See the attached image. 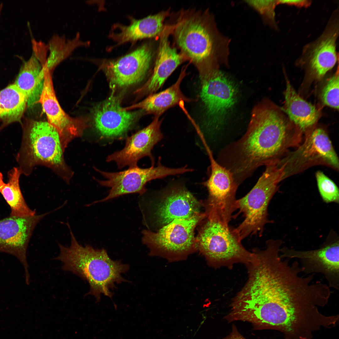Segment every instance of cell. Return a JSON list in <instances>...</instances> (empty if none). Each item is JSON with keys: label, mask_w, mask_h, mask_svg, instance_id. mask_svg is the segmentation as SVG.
Masks as SVG:
<instances>
[{"label": "cell", "mask_w": 339, "mask_h": 339, "mask_svg": "<svg viewBox=\"0 0 339 339\" xmlns=\"http://www.w3.org/2000/svg\"><path fill=\"white\" fill-rule=\"evenodd\" d=\"M239 293L243 320L254 329L292 332L302 323L309 297V281L299 263L277 257L258 258L248 268Z\"/></svg>", "instance_id": "obj_1"}, {"label": "cell", "mask_w": 339, "mask_h": 339, "mask_svg": "<svg viewBox=\"0 0 339 339\" xmlns=\"http://www.w3.org/2000/svg\"><path fill=\"white\" fill-rule=\"evenodd\" d=\"M292 133L279 108L263 100L254 107L245 133L221 151L218 161L230 171L240 185L258 167L278 160L294 143Z\"/></svg>", "instance_id": "obj_2"}, {"label": "cell", "mask_w": 339, "mask_h": 339, "mask_svg": "<svg viewBox=\"0 0 339 339\" xmlns=\"http://www.w3.org/2000/svg\"><path fill=\"white\" fill-rule=\"evenodd\" d=\"M171 33L181 54L195 66L199 76L229 65L230 40L219 31L208 11L183 12Z\"/></svg>", "instance_id": "obj_3"}, {"label": "cell", "mask_w": 339, "mask_h": 339, "mask_svg": "<svg viewBox=\"0 0 339 339\" xmlns=\"http://www.w3.org/2000/svg\"><path fill=\"white\" fill-rule=\"evenodd\" d=\"M67 224L71 235L70 245L65 246L58 243L60 253L54 259L62 263L63 270L70 272L88 282L90 290L86 295H93L98 301L101 294L111 298V289L115 284L125 281L121 274L128 270L129 266L112 260L104 249L80 244L69 223Z\"/></svg>", "instance_id": "obj_4"}, {"label": "cell", "mask_w": 339, "mask_h": 339, "mask_svg": "<svg viewBox=\"0 0 339 339\" xmlns=\"http://www.w3.org/2000/svg\"><path fill=\"white\" fill-rule=\"evenodd\" d=\"M66 147L58 132L47 121H32L17 156L22 173L28 175L35 166H44L69 183L73 173L64 159Z\"/></svg>", "instance_id": "obj_5"}, {"label": "cell", "mask_w": 339, "mask_h": 339, "mask_svg": "<svg viewBox=\"0 0 339 339\" xmlns=\"http://www.w3.org/2000/svg\"><path fill=\"white\" fill-rule=\"evenodd\" d=\"M265 170L252 189L237 200V209L244 217L234 231L241 240L250 235H262L268 222V207L284 178L283 168L277 161L266 164Z\"/></svg>", "instance_id": "obj_6"}, {"label": "cell", "mask_w": 339, "mask_h": 339, "mask_svg": "<svg viewBox=\"0 0 339 339\" xmlns=\"http://www.w3.org/2000/svg\"><path fill=\"white\" fill-rule=\"evenodd\" d=\"M207 216L196 241L208 260L216 267L230 268L235 264L249 262L253 253L244 247L234 228L213 214L207 213Z\"/></svg>", "instance_id": "obj_7"}, {"label": "cell", "mask_w": 339, "mask_h": 339, "mask_svg": "<svg viewBox=\"0 0 339 339\" xmlns=\"http://www.w3.org/2000/svg\"><path fill=\"white\" fill-rule=\"evenodd\" d=\"M159 160L156 166L152 165L149 168H143L136 165L118 172H107L94 168L95 170L106 179L105 180L96 179L97 181L101 186L110 189L105 197L93 203L106 202L127 194L138 193L142 195L146 191V184L150 181L193 171L186 166L178 168L167 167L163 165Z\"/></svg>", "instance_id": "obj_8"}, {"label": "cell", "mask_w": 339, "mask_h": 339, "mask_svg": "<svg viewBox=\"0 0 339 339\" xmlns=\"http://www.w3.org/2000/svg\"><path fill=\"white\" fill-rule=\"evenodd\" d=\"M200 96L206 113V124L217 129L237 100L235 86L219 70L199 76Z\"/></svg>", "instance_id": "obj_9"}, {"label": "cell", "mask_w": 339, "mask_h": 339, "mask_svg": "<svg viewBox=\"0 0 339 339\" xmlns=\"http://www.w3.org/2000/svg\"><path fill=\"white\" fill-rule=\"evenodd\" d=\"M338 238L328 239L316 249L298 250L286 247L280 249L282 259H297L303 273L323 274L330 288L339 289V243Z\"/></svg>", "instance_id": "obj_10"}, {"label": "cell", "mask_w": 339, "mask_h": 339, "mask_svg": "<svg viewBox=\"0 0 339 339\" xmlns=\"http://www.w3.org/2000/svg\"><path fill=\"white\" fill-rule=\"evenodd\" d=\"M205 146L211 168L210 175L204 183L209 193L207 209L229 224L233 213L237 209L236 195L239 186L230 171L215 160L209 146Z\"/></svg>", "instance_id": "obj_11"}, {"label": "cell", "mask_w": 339, "mask_h": 339, "mask_svg": "<svg viewBox=\"0 0 339 339\" xmlns=\"http://www.w3.org/2000/svg\"><path fill=\"white\" fill-rule=\"evenodd\" d=\"M206 216V213L199 214L188 219H175L156 232L143 230L142 241L151 250L171 254L187 252L196 245L194 229Z\"/></svg>", "instance_id": "obj_12"}, {"label": "cell", "mask_w": 339, "mask_h": 339, "mask_svg": "<svg viewBox=\"0 0 339 339\" xmlns=\"http://www.w3.org/2000/svg\"><path fill=\"white\" fill-rule=\"evenodd\" d=\"M153 55L151 46L145 44L120 58L103 62L100 68L113 90L126 88L143 79L149 68Z\"/></svg>", "instance_id": "obj_13"}, {"label": "cell", "mask_w": 339, "mask_h": 339, "mask_svg": "<svg viewBox=\"0 0 339 339\" xmlns=\"http://www.w3.org/2000/svg\"><path fill=\"white\" fill-rule=\"evenodd\" d=\"M51 212L24 217L10 216L0 220V251L19 260L24 267L28 284L30 281L26 257L29 243L37 224Z\"/></svg>", "instance_id": "obj_14"}, {"label": "cell", "mask_w": 339, "mask_h": 339, "mask_svg": "<svg viewBox=\"0 0 339 339\" xmlns=\"http://www.w3.org/2000/svg\"><path fill=\"white\" fill-rule=\"evenodd\" d=\"M283 161L284 173L320 163L339 168L338 157L331 141L325 131L319 128L312 131L303 143Z\"/></svg>", "instance_id": "obj_15"}, {"label": "cell", "mask_w": 339, "mask_h": 339, "mask_svg": "<svg viewBox=\"0 0 339 339\" xmlns=\"http://www.w3.org/2000/svg\"><path fill=\"white\" fill-rule=\"evenodd\" d=\"M43 88L38 102L42 106L47 122L59 132L67 147L75 137L81 136L88 127L85 118H73L64 111L59 104L54 91L51 72L44 68Z\"/></svg>", "instance_id": "obj_16"}, {"label": "cell", "mask_w": 339, "mask_h": 339, "mask_svg": "<svg viewBox=\"0 0 339 339\" xmlns=\"http://www.w3.org/2000/svg\"><path fill=\"white\" fill-rule=\"evenodd\" d=\"M120 104L112 94L94 108L93 123L100 138L122 139L135 122L138 113L125 110Z\"/></svg>", "instance_id": "obj_17"}, {"label": "cell", "mask_w": 339, "mask_h": 339, "mask_svg": "<svg viewBox=\"0 0 339 339\" xmlns=\"http://www.w3.org/2000/svg\"><path fill=\"white\" fill-rule=\"evenodd\" d=\"M336 13L324 32L316 40L307 45L301 60L307 64L310 73L316 79L322 78L338 61L336 42L339 34L338 18Z\"/></svg>", "instance_id": "obj_18"}, {"label": "cell", "mask_w": 339, "mask_h": 339, "mask_svg": "<svg viewBox=\"0 0 339 339\" xmlns=\"http://www.w3.org/2000/svg\"><path fill=\"white\" fill-rule=\"evenodd\" d=\"M159 117L154 116L152 122L145 127L127 137L123 148L108 156L106 161L114 162L119 169H121L127 166L137 165L140 159L148 157L152 165H154L152 150L163 137L160 129L162 121Z\"/></svg>", "instance_id": "obj_19"}, {"label": "cell", "mask_w": 339, "mask_h": 339, "mask_svg": "<svg viewBox=\"0 0 339 339\" xmlns=\"http://www.w3.org/2000/svg\"><path fill=\"white\" fill-rule=\"evenodd\" d=\"M171 31V26L166 27L160 35L153 72L145 83L136 90L135 93L141 95L154 93L185 60L182 55L170 45L169 38Z\"/></svg>", "instance_id": "obj_20"}, {"label": "cell", "mask_w": 339, "mask_h": 339, "mask_svg": "<svg viewBox=\"0 0 339 339\" xmlns=\"http://www.w3.org/2000/svg\"><path fill=\"white\" fill-rule=\"evenodd\" d=\"M156 206L155 216L164 226L176 219H186L200 213L199 202L181 186L172 188Z\"/></svg>", "instance_id": "obj_21"}, {"label": "cell", "mask_w": 339, "mask_h": 339, "mask_svg": "<svg viewBox=\"0 0 339 339\" xmlns=\"http://www.w3.org/2000/svg\"><path fill=\"white\" fill-rule=\"evenodd\" d=\"M169 15L168 11H164L141 19H133L128 25L117 24L114 28L118 31L112 32L110 34V37L119 45L160 35L165 27L164 21Z\"/></svg>", "instance_id": "obj_22"}, {"label": "cell", "mask_w": 339, "mask_h": 339, "mask_svg": "<svg viewBox=\"0 0 339 339\" xmlns=\"http://www.w3.org/2000/svg\"><path fill=\"white\" fill-rule=\"evenodd\" d=\"M186 68H184L175 82L165 90L148 95L141 101L126 108L125 110L140 109L147 114L160 116L166 111L180 102H189L192 100L185 96L182 92L180 85L186 75Z\"/></svg>", "instance_id": "obj_23"}, {"label": "cell", "mask_w": 339, "mask_h": 339, "mask_svg": "<svg viewBox=\"0 0 339 339\" xmlns=\"http://www.w3.org/2000/svg\"><path fill=\"white\" fill-rule=\"evenodd\" d=\"M44 78L43 66L33 52L29 60L23 62L14 83L27 98L28 106L38 102Z\"/></svg>", "instance_id": "obj_24"}, {"label": "cell", "mask_w": 339, "mask_h": 339, "mask_svg": "<svg viewBox=\"0 0 339 339\" xmlns=\"http://www.w3.org/2000/svg\"><path fill=\"white\" fill-rule=\"evenodd\" d=\"M284 111L299 129L305 130L315 124L320 116L316 107L302 98L286 78Z\"/></svg>", "instance_id": "obj_25"}, {"label": "cell", "mask_w": 339, "mask_h": 339, "mask_svg": "<svg viewBox=\"0 0 339 339\" xmlns=\"http://www.w3.org/2000/svg\"><path fill=\"white\" fill-rule=\"evenodd\" d=\"M21 171L19 167H14L8 173V180L0 192L11 208L10 216L24 217L36 214L27 204L21 192L19 180Z\"/></svg>", "instance_id": "obj_26"}, {"label": "cell", "mask_w": 339, "mask_h": 339, "mask_svg": "<svg viewBox=\"0 0 339 339\" xmlns=\"http://www.w3.org/2000/svg\"><path fill=\"white\" fill-rule=\"evenodd\" d=\"M27 101L14 84L0 91V119L6 124L20 121Z\"/></svg>", "instance_id": "obj_27"}, {"label": "cell", "mask_w": 339, "mask_h": 339, "mask_svg": "<svg viewBox=\"0 0 339 339\" xmlns=\"http://www.w3.org/2000/svg\"><path fill=\"white\" fill-rule=\"evenodd\" d=\"M88 42L80 40L77 33L72 39H67L65 36L55 35L47 45L49 51L45 65L51 72L61 62L68 57L77 48L89 45Z\"/></svg>", "instance_id": "obj_28"}, {"label": "cell", "mask_w": 339, "mask_h": 339, "mask_svg": "<svg viewBox=\"0 0 339 339\" xmlns=\"http://www.w3.org/2000/svg\"><path fill=\"white\" fill-rule=\"evenodd\" d=\"M319 192L323 201L327 203L339 202V189L335 183L320 171L316 173Z\"/></svg>", "instance_id": "obj_29"}, {"label": "cell", "mask_w": 339, "mask_h": 339, "mask_svg": "<svg viewBox=\"0 0 339 339\" xmlns=\"http://www.w3.org/2000/svg\"><path fill=\"white\" fill-rule=\"evenodd\" d=\"M320 98L325 105L339 110V69L328 79L323 87Z\"/></svg>", "instance_id": "obj_30"}, {"label": "cell", "mask_w": 339, "mask_h": 339, "mask_svg": "<svg viewBox=\"0 0 339 339\" xmlns=\"http://www.w3.org/2000/svg\"><path fill=\"white\" fill-rule=\"evenodd\" d=\"M245 1L258 12L266 24L274 28H277L275 9L276 5H278L277 0H245Z\"/></svg>", "instance_id": "obj_31"}, {"label": "cell", "mask_w": 339, "mask_h": 339, "mask_svg": "<svg viewBox=\"0 0 339 339\" xmlns=\"http://www.w3.org/2000/svg\"><path fill=\"white\" fill-rule=\"evenodd\" d=\"M311 1L308 0H277L278 4H284L299 7H307L310 5Z\"/></svg>", "instance_id": "obj_32"}, {"label": "cell", "mask_w": 339, "mask_h": 339, "mask_svg": "<svg viewBox=\"0 0 339 339\" xmlns=\"http://www.w3.org/2000/svg\"><path fill=\"white\" fill-rule=\"evenodd\" d=\"M222 339H246L238 331L236 326L233 325L231 332L228 336Z\"/></svg>", "instance_id": "obj_33"}, {"label": "cell", "mask_w": 339, "mask_h": 339, "mask_svg": "<svg viewBox=\"0 0 339 339\" xmlns=\"http://www.w3.org/2000/svg\"><path fill=\"white\" fill-rule=\"evenodd\" d=\"M5 183H4L3 180V174L0 172V191L3 187Z\"/></svg>", "instance_id": "obj_34"}, {"label": "cell", "mask_w": 339, "mask_h": 339, "mask_svg": "<svg viewBox=\"0 0 339 339\" xmlns=\"http://www.w3.org/2000/svg\"><path fill=\"white\" fill-rule=\"evenodd\" d=\"M2 6L3 5L2 4L0 5V14L2 8Z\"/></svg>", "instance_id": "obj_35"}]
</instances>
